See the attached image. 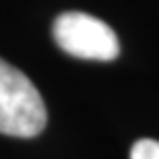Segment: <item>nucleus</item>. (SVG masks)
Here are the masks:
<instances>
[{
	"label": "nucleus",
	"instance_id": "7ed1b4c3",
	"mask_svg": "<svg viewBox=\"0 0 159 159\" xmlns=\"http://www.w3.org/2000/svg\"><path fill=\"white\" fill-rule=\"evenodd\" d=\"M130 159H159V141L141 139L130 149Z\"/></svg>",
	"mask_w": 159,
	"mask_h": 159
},
{
	"label": "nucleus",
	"instance_id": "f03ea898",
	"mask_svg": "<svg viewBox=\"0 0 159 159\" xmlns=\"http://www.w3.org/2000/svg\"><path fill=\"white\" fill-rule=\"evenodd\" d=\"M52 33L60 50L75 58L112 62L120 56V41L114 29L87 12L70 11L58 15Z\"/></svg>",
	"mask_w": 159,
	"mask_h": 159
},
{
	"label": "nucleus",
	"instance_id": "f257e3e1",
	"mask_svg": "<svg viewBox=\"0 0 159 159\" xmlns=\"http://www.w3.org/2000/svg\"><path fill=\"white\" fill-rule=\"evenodd\" d=\"M48 112L29 77L0 58V134L31 139L46 128Z\"/></svg>",
	"mask_w": 159,
	"mask_h": 159
}]
</instances>
